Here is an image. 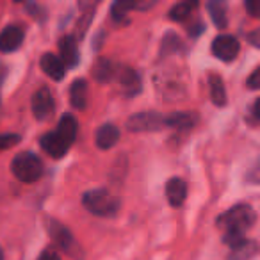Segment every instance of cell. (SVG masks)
I'll list each match as a JSON object with an SVG mask.
<instances>
[{"mask_svg":"<svg viewBox=\"0 0 260 260\" xmlns=\"http://www.w3.org/2000/svg\"><path fill=\"white\" fill-rule=\"evenodd\" d=\"M18 143H20L18 134H0V152L13 148V146L18 145Z\"/></svg>","mask_w":260,"mask_h":260,"instance_id":"obj_25","label":"cell"},{"mask_svg":"<svg viewBox=\"0 0 260 260\" xmlns=\"http://www.w3.org/2000/svg\"><path fill=\"white\" fill-rule=\"evenodd\" d=\"M166 198L171 207H180L187 198V184L182 178H170L166 184Z\"/></svg>","mask_w":260,"mask_h":260,"instance_id":"obj_13","label":"cell"},{"mask_svg":"<svg viewBox=\"0 0 260 260\" xmlns=\"http://www.w3.org/2000/svg\"><path fill=\"white\" fill-rule=\"evenodd\" d=\"M70 102L75 109L82 111L87 105V82L84 79L73 80V84L70 86Z\"/></svg>","mask_w":260,"mask_h":260,"instance_id":"obj_18","label":"cell"},{"mask_svg":"<svg viewBox=\"0 0 260 260\" xmlns=\"http://www.w3.org/2000/svg\"><path fill=\"white\" fill-rule=\"evenodd\" d=\"M246 84H248V87H249V89H253V91L260 89V66L256 70H253V73L248 77Z\"/></svg>","mask_w":260,"mask_h":260,"instance_id":"obj_27","label":"cell"},{"mask_svg":"<svg viewBox=\"0 0 260 260\" xmlns=\"http://www.w3.org/2000/svg\"><path fill=\"white\" fill-rule=\"evenodd\" d=\"M94 139H96L98 148L109 150L119 141V128L112 125V123H105V125H102L100 128L96 130Z\"/></svg>","mask_w":260,"mask_h":260,"instance_id":"obj_14","label":"cell"},{"mask_svg":"<svg viewBox=\"0 0 260 260\" xmlns=\"http://www.w3.org/2000/svg\"><path fill=\"white\" fill-rule=\"evenodd\" d=\"M59 52H61V61L64 62V66H73L79 64V48H77V41L73 36H64L59 43Z\"/></svg>","mask_w":260,"mask_h":260,"instance_id":"obj_15","label":"cell"},{"mask_svg":"<svg viewBox=\"0 0 260 260\" xmlns=\"http://www.w3.org/2000/svg\"><path fill=\"white\" fill-rule=\"evenodd\" d=\"M23 43V30L16 25H8L0 32V52H15Z\"/></svg>","mask_w":260,"mask_h":260,"instance_id":"obj_10","label":"cell"},{"mask_svg":"<svg viewBox=\"0 0 260 260\" xmlns=\"http://www.w3.org/2000/svg\"><path fill=\"white\" fill-rule=\"evenodd\" d=\"M258 253V244L251 239H241L230 246L228 260H251Z\"/></svg>","mask_w":260,"mask_h":260,"instance_id":"obj_11","label":"cell"},{"mask_svg":"<svg viewBox=\"0 0 260 260\" xmlns=\"http://www.w3.org/2000/svg\"><path fill=\"white\" fill-rule=\"evenodd\" d=\"M119 84H121L123 91L126 94H138L141 91V77L136 70L132 68H125L119 72Z\"/></svg>","mask_w":260,"mask_h":260,"instance_id":"obj_17","label":"cell"},{"mask_svg":"<svg viewBox=\"0 0 260 260\" xmlns=\"http://www.w3.org/2000/svg\"><path fill=\"white\" fill-rule=\"evenodd\" d=\"M11 171L20 182L32 184V182L40 180L41 175H43V162L36 153L22 152L13 159Z\"/></svg>","mask_w":260,"mask_h":260,"instance_id":"obj_4","label":"cell"},{"mask_svg":"<svg viewBox=\"0 0 260 260\" xmlns=\"http://www.w3.org/2000/svg\"><path fill=\"white\" fill-rule=\"evenodd\" d=\"M157 0H114L111 8V15L114 20H121L130 11H146L155 6Z\"/></svg>","mask_w":260,"mask_h":260,"instance_id":"obj_9","label":"cell"},{"mask_svg":"<svg viewBox=\"0 0 260 260\" xmlns=\"http://www.w3.org/2000/svg\"><path fill=\"white\" fill-rule=\"evenodd\" d=\"M82 205L87 212L100 217H112L119 210V202L107 189H93L82 196Z\"/></svg>","mask_w":260,"mask_h":260,"instance_id":"obj_2","label":"cell"},{"mask_svg":"<svg viewBox=\"0 0 260 260\" xmlns=\"http://www.w3.org/2000/svg\"><path fill=\"white\" fill-rule=\"evenodd\" d=\"M248 41L253 45V47L260 48V27H258V29H255V30H251V32L248 34Z\"/></svg>","mask_w":260,"mask_h":260,"instance_id":"obj_30","label":"cell"},{"mask_svg":"<svg viewBox=\"0 0 260 260\" xmlns=\"http://www.w3.org/2000/svg\"><path fill=\"white\" fill-rule=\"evenodd\" d=\"M38 260H61V256L57 255V251H55V249H45Z\"/></svg>","mask_w":260,"mask_h":260,"instance_id":"obj_31","label":"cell"},{"mask_svg":"<svg viewBox=\"0 0 260 260\" xmlns=\"http://www.w3.org/2000/svg\"><path fill=\"white\" fill-rule=\"evenodd\" d=\"M40 145H41V148L50 157H54V159H62V157L66 155V152L70 150V146H72L61 134H59L57 130L41 136Z\"/></svg>","mask_w":260,"mask_h":260,"instance_id":"obj_7","label":"cell"},{"mask_svg":"<svg viewBox=\"0 0 260 260\" xmlns=\"http://www.w3.org/2000/svg\"><path fill=\"white\" fill-rule=\"evenodd\" d=\"M182 47V41L178 36H175V34H166L162 40V45H160V54L162 55H168L171 54V52H177V48Z\"/></svg>","mask_w":260,"mask_h":260,"instance_id":"obj_24","label":"cell"},{"mask_svg":"<svg viewBox=\"0 0 260 260\" xmlns=\"http://www.w3.org/2000/svg\"><path fill=\"white\" fill-rule=\"evenodd\" d=\"M116 68L114 64H112L109 59H100V61L94 64V79L98 80V82H109V80L112 79V75H114Z\"/></svg>","mask_w":260,"mask_h":260,"instance_id":"obj_23","label":"cell"},{"mask_svg":"<svg viewBox=\"0 0 260 260\" xmlns=\"http://www.w3.org/2000/svg\"><path fill=\"white\" fill-rule=\"evenodd\" d=\"M15 2H23V0H15Z\"/></svg>","mask_w":260,"mask_h":260,"instance_id":"obj_35","label":"cell"},{"mask_svg":"<svg viewBox=\"0 0 260 260\" xmlns=\"http://www.w3.org/2000/svg\"><path fill=\"white\" fill-rule=\"evenodd\" d=\"M126 128L130 132H155L168 128V119L159 112H139L126 119Z\"/></svg>","mask_w":260,"mask_h":260,"instance_id":"obj_5","label":"cell"},{"mask_svg":"<svg viewBox=\"0 0 260 260\" xmlns=\"http://www.w3.org/2000/svg\"><path fill=\"white\" fill-rule=\"evenodd\" d=\"M52 112H54V96L48 87H41L32 96V114L36 119L43 121V119L50 118Z\"/></svg>","mask_w":260,"mask_h":260,"instance_id":"obj_8","label":"cell"},{"mask_svg":"<svg viewBox=\"0 0 260 260\" xmlns=\"http://www.w3.org/2000/svg\"><path fill=\"white\" fill-rule=\"evenodd\" d=\"M246 178H248V182H251V184H260V159L251 166V170L248 171V177Z\"/></svg>","mask_w":260,"mask_h":260,"instance_id":"obj_28","label":"cell"},{"mask_svg":"<svg viewBox=\"0 0 260 260\" xmlns=\"http://www.w3.org/2000/svg\"><path fill=\"white\" fill-rule=\"evenodd\" d=\"M47 228H48V234H50L52 242H54L61 251H64L70 258H73V260L84 258V249L80 248L77 239L73 237V234L64 226V224L59 223V221H55V219H48Z\"/></svg>","mask_w":260,"mask_h":260,"instance_id":"obj_3","label":"cell"},{"mask_svg":"<svg viewBox=\"0 0 260 260\" xmlns=\"http://www.w3.org/2000/svg\"><path fill=\"white\" fill-rule=\"evenodd\" d=\"M210 50H212L216 59H219V61H223V62H230L239 55L241 45H239V41L235 40L234 36H230V34H221V36H217L216 40L212 41Z\"/></svg>","mask_w":260,"mask_h":260,"instance_id":"obj_6","label":"cell"},{"mask_svg":"<svg viewBox=\"0 0 260 260\" xmlns=\"http://www.w3.org/2000/svg\"><path fill=\"white\" fill-rule=\"evenodd\" d=\"M57 132L70 143V145H73V141H75V138H77V119L73 118L72 114H64L59 119Z\"/></svg>","mask_w":260,"mask_h":260,"instance_id":"obj_22","label":"cell"},{"mask_svg":"<svg viewBox=\"0 0 260 260\" xmlns=\"http://www.w3.org/2000/svg\"><path fill=\"white\" fill-rule=\"evenodd\" d=\"M251 112H253V116H255V118L260 121V98H256V100H255V104H253Z\"/></svg>","mask_w":260,"mask_h":260,"instance_id":"obj_32","label":"cell"},{"mask_svg":"<svg viewBox=\"0 0 260 260\" xmlns=\"http://www.w3.org/2000/svg\"><path fill=\"white\" fill-rule=\"evenodd\" d=\"M168 128H192L194 123L198 121V116L192 112H173L166 116Z\"/></svg>","mask_w":260,"mask_h":260,"instance_id":"obj_21","label":"cell"},{"mask_svg":"<svg viewBox=\"0 0 260 260\" xmlns=\"http://www.w3.org/2000/svg\"><path fill=\"white\" fill-rule=\"evenodd\" d=\"M209 89H210V100L217 107L226 105V89H224V82L217 73H210L209 75Z\"/></svg>","mask_w":260,"mask_h":260,"instance_id":"obj_20","label":"cell"},{"mask_svg":"<svg viewBox=\"0 0 260 260\" xmlns=\"http://www.w3.org/2000/svg\"><path fill=\"white\" fill-rule=\"evenodd\" d=\"M246 11L253 16V18H260V0H244Z\"/></svg>","mask_w":260,"mask_h":260,"instance_id":"obj_26","label":"cell"},{"mask_svg":"<svg viewBox=\"0 0 260 260\" xmlns=\"http://www.w3.org/2000/svg\"><path fill=\"white\" fill-rule=\"evenodd\" d=\"M198 6H200V0H180L178 4H175L170 9V15L168 16L173 22H184V20H187L198 9Z\"/></svg>","mask_w":260,"mask_h":260,"instance_id":"obj_19","label":"cell"},{"mask_svg":"<svg viewBox=\"0 0 260 260\" xmlns=\"http://www.w3.org/2000/svg\"><path fill=\"white\" fill-rule=\"evenodd\" d=\"M0 260H4V255H2V249H0Z\"/></svg>","mask_w":260,"mask_h":260,"instance_id":"obj_34","label":"cell"},{"mask_svg":"<svg viewBox=\"0 0 260 260\" xmlns=\"http://www.w3.org/2000/svg\"><path fill=\"white\" fill-rule=\"evenodd\" d=\"M41 70L50 77L52 80H62L66 75V66L61 61V57L55 54H45L41 55Z\"/></svg>","mask_w":260,"mask_h":260,"instance_id":"obj_12","label":"cell"},{"mask_svg":"<svg viewBox=\"0 0 260 260\" xmlns=\"http://www.w3.org/2000/svg\"><path fill=\"white\" fill-rule=\"evenodd\" d=\"M255 219V210L249 205H246V203H239V205H234L226 212L221 214L217 217L216 224L223 232L224 244L232 246L237 241H241V239H244L246 230H249L253 226Z\"/></svg>","mask_w":260,"mask_h":260,"instance_id":"obj_1","label":"cell"},{"mask_svg":"<svg viewBox=\"0 0 260 260\" xmlns=\"http://www.w3.org/2000/svg\"><path fill=\"white\" fill-rule=\"evenodd\" d=\"M202 30H203V25L198 22V23H196V25H194V29H192V30H189V34H191V36H198V34L202 32Z\"/></svg>","mask_w":260,"mask_h":260,"instance_id":"obj_33","label":"cell"},{"mask_svg":"<svg viewBox=\"0 0 260 260\" xmlns=\"http://www.w3.org/2000/svg\"><path fill=\"white\" fill-rule=\"evenodd\" d=\"M207 9H209V15H210V18H212L214 25L219 27V29H224V27L228 25L226 0H209Z\"/></svg>","mask_w":260,"mask_h":260,"instance_id":"obj_16","label":"cell"},{"mask_svg":"<svg viewBox=\"0 0 260 260\" xmlns=\"http://www.w3.org/2000/svg\"><path fill=\"white\" fill-rule=\"evenodd\" d=\"M77 2H79V8L82 11H93L102 0H77Z\"/></svg>","mask_w":260,"mask_h":260,"instance_id":"obj_29","label":"cell"}]
</instances>
